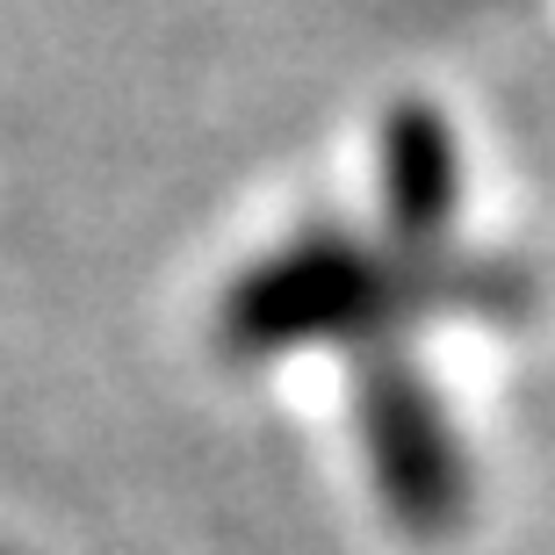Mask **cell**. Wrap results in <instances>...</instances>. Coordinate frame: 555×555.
Segmentation results:
<instances>
[{"instance_id": "obj_1", "label": "cell", "mask_w": 555, "mask_h": 555, "mask_svg": "<svg viewBox=\"0 0 555 555\" xmlns=\"http://www.w3.org/2000/svg\"><path fill=\"white\" fill-rule=\"evenodd\" d=\"M534 310V274L498 253H397L383 238L318 224L288 231L282 246L253 253L224 282L209 310V339L238 369H268L288 353L318 347H404V332L426 318H527Z\"/></svg>"}, {"instance_id": "obj_2", "label": "cell", "mask_w": 555, "mask_h": 555, "mask_svg": "<svg viewBox=\"0 0 555 555\" xmlns=\"http://www.w3.org/2000/svg\"><path fill=\"white\" fill-rule=\"evenodd\" d=\"M353 440L361 469L404 541H454L476 513V462L448 397L404 347L353 353Z\"/></svg>"}, {"instance_id": "obj_3", "label": "cell", "mask_w": 555, "mask_h": 555, "mask_svg": "<svg viewBox=\"0 0 555 555\" xmlns=\"http://www.w3.org/2000/svg\"><path fill=\"white\" fill-rule=\"evenodd\" d=\"M462 138L433 102H397L375 124V217L397 253H454L462 224Z\"/></svg>"}]
</instances>
